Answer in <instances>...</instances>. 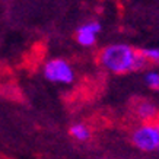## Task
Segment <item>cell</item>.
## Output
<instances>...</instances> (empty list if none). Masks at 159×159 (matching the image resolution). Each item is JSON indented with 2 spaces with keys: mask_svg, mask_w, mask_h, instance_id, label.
<instances>
[{
  "mask_svg": "<svg viewBox=\"0 0 159 159\" xmlns=\"http://www.w3.org/2000/svg\"><path fill=\"white\" fill-rule=\"evenodd\" d=\"M140 54L146 58L148 63H159V48H143Z\"/></svg>",
  "mask_w": 159,
  "mask_h": 159,
  "instance_id": "obj_7",
  "label": "cell"
},
{
  "mask_svg": "<svg viewBox=\"0 0 159 159\" xmlns=\"http://www.w3.org/2000/svg\"><path fill=\"white\" fill-rule=\"evenodd\" d=\"M133 145L140 150L152 152L159 149V123H148L137 127L131 134Z\"/></svg>",
  "mask_w": 159,
  "mask_h": 159,
  "instance_id": "obj_2",
  "label": "cell"
},
{
  "mask_svg": "<svg viewBox=\"0 0 159 159\" xmlns=\"http://www.w3.org/2000/svg\"><path fill=\"white\" fill-rule=\"evenodd\" d=\"M156 114H158V110L150 102H140L137 105V116L142 120H152L156 117Z\"/></svg>",
  "mask_w": 159,
  "mask_h": 159,
  "instance_id": "obj_5",
  "label": "cell"
},
{
  "mask_svg": "<svg viewBox=\"0 0 159 159\" xmlns=\"http://www.w3.org/2000/svg\"><path fill=\"white\" fill-rule=\"evenodd\" d=\"M101 24L97 20H92V22H86V24L80 25L76 31V41L82 47H92L95 41H97L98 34L101 32Z\"/></svg>",
  "mask_w": 159,
  "mask_h": 159,
  "instance_id": "obj_4",
  "label": "cell"
},
{
  "mask_svg": "<svg viewBox=\"0 0 159 159\" xmlns=\"http://www.w3.org/2000/svg\"><path fill=\"white\" fill-rule=\"evenodd\" d=\"M158 150H159V149H158Z\"/></svg>",
  "mask_w": 159,
  "mask_h": 159,
  "instance_id": "obj_9",
  "label": "cell"
},
{
  "mask_svg": "<svg viewBox=\"0 0 159 159\" xmlns=\"http://www.w3.org/2000/svg\"><path fill=\"white\" fill-rule=\"evenodd\" d=\"M69 131H70L72 137H75L76 140H80V142H86V140L91 137V131H89V129H88L85 124H82V123L73 124L72 127L69 129Z\"/></svg>",
  "mask_w": 159,
  "mask_h": 159,
  "instance_id": "obj_6",
  "label": "cell"
},
{
  "mask_svg": "<svg viewBox=\"0 0 159 159\" xmlns=\"http://www.w3.org/2000/svg\"><path fill=\"white\" fill-rule=\"evenodd\" d=\"M146 85L152 89H159V73L158 72H149L145 75Z\"/></svg>",
  "mask_w": 159,
  "mask_h": 159,
  "instance_id": "obj_8",
  "label": "cell"
},
{
  "mask_svg": "<svg viewBox=\"0 0 159 159\" xmlns=\"http://www.w3.org/2000/svg\"><path fill=\"white\" fill-rule=\"evenodd\" d=\"M44 77L53 83H61L69 85L75 80V72L70 63L63 60V58H53L45 63L43 69Z\"/></svg>",
  "mask_w": 159,
  "mask_h": 159,
  "instance_id": "obj_3",
  "label": "cell"
},
{
  "mask_svg": "<svg viewBox=\"0 0 159 159\" xmlns=\"http://www.w3.org/2000/svg\"><path fill=\"white\" fill-rule=\"evenodd\" d=\"M99 61L107 70L112 73H127L140 70L148 64L146 58L127 44L108 45L99 54Z\"/></svg>",
  "mask_w": 159,
  "mask_h": 159,
  "instance_id": "obj_1",
  "label": "cell"
}]
</instances>
